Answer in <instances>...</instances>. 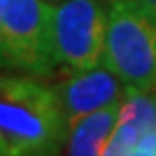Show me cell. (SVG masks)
I'll return each mask as SVG.
<instances>
[{"label": "cell", "instance_id": "10", "mask_svg": "<svg viewBox=\"0 0 156 156\" xmlns=\"http://www.w3.org/2000/svg\"><path fill=\"white\" fill-rule=\"evenodd\" d=\"M47 4H51V6H57L59 2H63V0H45Z\"/></svg>", "mask_w": 156, "mask_h": 156}, {"label": "cell", "instance_id": "7", "mask_svg": "<svg viewBox=\"0 0 156 156\" xmlns=\"http://www.w3.org/2000/svg\"><path fill=\"white\" fill-rule=\"evenodd\" d=\"M122 116V99L79 118L67 128L65 150L73 156H98L105 152Z\"/></svg>", "mask_w": 156, "mask_h": 156}, {"label": "cell", "instance_id": "5", "mask_svg": "<svg viewBox=\"0 0 156 156\" xmlns=\"http://www.w3.org/2000/svg\"><path fill=\"white\" fill-rule=\"evenodd\" d=\"M126 89L124 81L104 63L91 69L73 71V75L55 87L67 128L79 118L124 99Z\"/></svg>", "mask_w": 156, "mask_h": 156}, {"label": "cell", "instance_id": "6", "mask_svg": "<svg viewBox=\"0 0 156 156\" xmlns=\"http://www.w3.org/2000/svg\"><path fill=\"white\" fill-rule=\"evenodd\" d=\"M156 130V95L142 89L128 87L122 99V116L104 154L126 156L134 154V148L144 134Z\"/></svg>", "mask_w": 156, "mask_h": 156}, {"label": "cell", "instance_id": "4", "mask_svg": "<svg viewBox=\"0 0 156 156\" xmlns=\"http://www.w3.org/2000/svg\"><path fill=\"white\" fill-rule=\"evenodd\" d=\"M108 10L99 0H63L53 8V43L59 65L71 71L104 63Z\"/></svg>", "mask_w": 156, "mask_h": 156}, {"label": "cell", "instance_id": "1", "mask_svg": "<svg viewBox=\"0 0 156 156\" xmlns=\"http://www.w3.org/2000/svg\"><path fill=\"white\" fill-rule=\"evenodd\" d=\"M67 120L55 87L35 75H0V156L57 154Z\"/></svg>", "mask_w": 156, "mask_h": 156}, {"label": "cell", "instance_id": "3", "mask_svg": "<svg viewBox=\"0 0 156 156\" xmlns=\"http://www.w3.org/2000/svg\"><path fill=\"white\" fill-rule=\"evenodd\" d=\"M53 8L45 0H0L2 43L8 69L49 77L57 69Z\"/></svg>", "mask_w": 156, "mask_h": 156}, {"label": "cell", "instance_id": "11", "mask_svg": "<svg viewBox=\"0 0 156 156\" xmlns=\"http://www.w3.org/2000/svg\"><path fill=\"white\" fill-rule=\"evenodd\" d=\"M105 2H110V4H112V2H116V0H105Z\"/></svg>", "mask_w": 156, "mask_h": 156}, {"label": "cell", "instance_id": "2", "mask_svg": "<svg viewBox=\"0 0 156 156\" xmlns=\"http://www.w3.org/2000/svg\"><path fill=\"white\" fill-rule=\"evenodd\" d=\"M104 65L126 87H156V16L134 0H116L108 8Z\"/></svg>", "mask_w": 156, "mask_h": 156}, {"label": "cell", "instance_id": "9", "mask_svg": "<svg viewBox=\"0 0 156 156\" xmlns=\"http://www.w3.org/2000/svg\"><path fill=\"white\" fill-rule=\"evenodd\" d=\"M0 69H8L6 67V57H4V43H2V24H0Z\"/></svg>", "mask_w": 156, "mask_h": 156}, {"label": "cell", "instance_id": "8", "mask_svg": "<svg viewBox=\"0 0 156 156\" xmlns=\"http://www.w3.org/2000/svg\"><path fill=\"white\" fill-rule=\"evenodd\" d=\"M136 4H140L144 10H148L150 14H154L156 16V0H134Z\"/></svg>", "mask_w": 156, "mask_h": 156}]
</instances>
